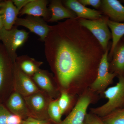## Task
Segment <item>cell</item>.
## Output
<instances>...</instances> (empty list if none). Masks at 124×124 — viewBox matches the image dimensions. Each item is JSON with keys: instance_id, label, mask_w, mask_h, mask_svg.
I'll return each mask as SVG.
<instances>
[{"instance_id": "ac0fdd59", "label": "cell", "mask_w": 124, "mask_h": 124, "mask_svg": "<svg viewBox=\"0 0 124 124\" xmlns=\"http://www.w3.org/2000/svg\"><path fill=\"white\" fill-rule=\"evenodd\" d=\"M112 59L110 66L111 72L116 73L117 76L124 75V41L123 40H121L116 46Z\"/></svg>"}, {"instance_id": "ffe728a7", "label": "cell", "mask_w": 124, "mask_h": 124, "mask_svg": "<svg viewBox=\"0 0 124 124\" xmlns=\"http://www.w3.org/2000/svg\"><path fill=\"white\" fill-rule=\"evenodd\" d=\"M108 25L111 31L112 43L109 54V58L112 59L116 46L124 35V23L113 22L110 19L108 20Z\"/></svg>"}, {"instance_id": "ba28073f", "label": "cell", "mask_w": 124, "mask_h": 124, "mask_svg": "<svg viewBox=\"0 0 124 124\" xmlns=\"http://www.w3.org/2000/svg\"><path fill=\"white\" fill-rule=\"evenodd\" d=\"M47 95H49L41 90L27 97H23L31 116L36 118L48 116V108L51 101L48 97L49 96Z\"/></svg>"}, {"instance_id": "f1b7e54d", "label": "cell", "mask_w": 124, "mask_h": 124, "mask_svg": "<svg viewBox=\"0 0 124 124\" xmlns=\"http://www.w3.org/2000/svg\"><path fill=\"white\" fill-rule=\"evenodd\" d=\"M31 0H13L12 1L18 10L20 11Z\"/></svg>"}, {"instance_id": "4316f807", "label": "cell", "mask_w": 124, "mask_h": 124, "mask_svg": "<svg viewBox=\"0 0 124 124\" xmlns=\"http://www.w3.org/2000/svg\"><path fill=\"white\" fill-rule=\"evenodd\" d=\"M79 1L85 6H91L97 9L101 7L102 4V1L100 0H80Z\"/></svg>"}, {"instance_id": "277c9868", "label": "cell", "mask_w": 124, "mask_h": 124, "mask_svg": "<svg viewBox=\"0 0 124 124\" xmlns=\"http://www.w3.org/2000/svg\"><path fill=\"white\" fill-rule=\"evenodd\" d=\"M29 32L24 30L18 29L17 26L10 30L2 28L0 31V40H1L8 54L14 63L18 56L17 49L23 45L29 36Z\"/></svg>"}, {"instance_id": "6da1fadb", "label": "cell", "mask_w": 124, "mask_h": 124, "mask_svg": "<svg viewBox=\"0 0 124 124\" xmlns=\"http://www.w3.org/2000/svg\"><path fill=\"white\" fill-rule=\"evenodd\" d=\"M76 19H69L54 26L46 38L45 54L61 86L67 88L88 70L99 49L84 35Z\"/></svg>"}, {"instance_id": "4fadbf2b", "label": "cell", "mask_w": 124, "mask_h": 124, "mask_svg": "<svg viewBox=\"0 0 124 124\" xmlns=\"http://www.w3.org/2000/svg\"><path fill=\"white\" fill-rule=\"evenodd\" d=\"M64 4L76 14L78 18L88 20H96L102 17L101 12L89 8L76 0H67L64 1Z\"/></svg>"}, {"instance_id": "30bf717a", "label": "cell", "mask_w": 124, "mask_h": 124, "mask_svg": "<svg viewBox=\"0 0 124 124\" xmlns=\"http://www.w3.org/2000/svg\"><path fill=\"white\" fill-rule=\"evenodd\" d=\"M90 102L89 96L85 95L81 97L68 116L59 124H82Z\"/></svg>"}, {"instance_id": "484cf974", "label": "cell", "mask_w": 124, "mask_h": 124, "mask_svg": "<svg viewBox=\"0 0 124 124\" xmlns=\"http://www.w3.org/2000/svg\"><path fill=\"white\" fill-rule=\"evenodd\" d=\"M22 124H49V123L46 120L39 119L32 116H29L23 121Z\"/></svg>"}, {"instance_id": "52a82bcc", "label": "cell", "mask_w": 124, "mask_h": 124, "mask_svg": "<svg viewBox=\"0 0 124 124\" xmlns=\"http://www.w3.org/2000/svg\"><path fill=\"white\" fill-rule=\"evenodd\" d=\"M108 51V49L104 52L100 59L97 75L90 87L93 91H100L104 90L112 84L114 78L117 76L116 73H111L109 71Z\"/></svg>"}, {"instance_id": "603a6c76", "label": "cell", "mask_w": 124, "mask_h": 124, "mask_svg": "<svg viewBox=\"0 0 124 124\" xmlns=\"http://www.w3.org/2000/svg\"><path fill=\"white\" fill-rule=\"evenodd\" d=\"M58 104L62 114L64 113L68 108L70 102V98L68 93L63 91L59 99L58 100Z\"/></svg>"}, {"instance_id": "5bb4252c", "label": "cell", "mask_w": 124, "mask_h": 124, "mask_svg": "<svg viewBox=\"0 0 124 124\" xmlns=\"http://www.w3.org/2000/svg\"><path fill=\"white\" fill-rule=\"evenodd\" d=\"M101 7L110 20L118 23L124 22V6L119 1L103 0Z\"/></svg>"}, {"instance_id": "9a60e30c", "label": "cell", "mask_w": 124, "mask_h": 124, "mask_svg": "<svg viewBox=\"0 0 124 124\" xmlns=\"http://www.w3.org/2000/svg\"><path fill=\"white\" fill-rule=\"evenodd\" d=\"M48 8L51 13V18L48 22H57L64 19H76L77 18L74 12L64 7L59 0L51 1Z\"/></svg>"}, {"instance_id": "cb8c5ba5", "label": "cell", "mask_w": 124, "mask_h": 124, "mask_svg": "<svg viewBox=\"0 0 124 124\" xmlns=\"http://www.w3.org/2000/svg\"><path fill=\"white\" fill-rule=\"evenodd\" d=\"M10 113L5 106L0 104V124H7V120Z\"/></svg>"}, {"instance_id": "7a4b0ae2", "label": "cell", "mask_w": 124, "mask_h": 124, "mask_svg": "<svg viewBox=\"0 0 124 124\" xmlns=\"http://www.w3.org/2000/svg\"><path fill=\"white\" fill-rule=\"evenodd\" d=\"M14 62L0 44V104L5 102L13 90Z\"/></svg>"}, {"instance_id": "f546056e", "label": "cell", "mask_w": 124, "mask_h": 124, "mask_svg": "<svg viewBox=\"0 0 124 124\" xmlns=\"http://www.w3.org/2000/svg\"><path fill=\"white\" fill-rule=\"evenodd\" d=\"M4 28V21L3 17L1 15H0V31Z\"/></svg>"}, {"instance_id": "d6986e66", "label": "cell", "mask_w": 124, "mask_h": 124, "mask_svg": "<svg viewBox=\"0 0 124 124\" xmlns=\"http://www.w3.org/2000/svg\"><path fill=\"white\" fill-rule=\"evenodd\" d=\"M15 62L22 71L31 77L40 69L43 63L27 55L18 57Z\"/></svg>"}, {"instance_id": "8fae6325", "label": "cell", "mask_w": 124, "mask_h": 124, "mask_svg": "<svg viewBox=\"0 0 124 124\" xmlns=\"http://www.w3.org/2000/svg\"><path fill=\"white\" fill-rule=\"evenodd\" d=\"M48 1L46 0H31L20 11L19 15L42 17L46 22L51 18V13L47 5Z\"/></svg>"}, {"instance_id": "7402d4cb", "label": "cell", "mask_w": 124, "mask_h": 124, "mask_svg": "<svg viewBox=\"0 0 124 124\" xmlns=\"http://www.w3.org/2000/svg\"><path fill=\"white\" fill-rule=\"evenodd\" d=\"M48 114L53 121L60 123L62 121V114L58 104V100L52 101L50 103L48 108Z\"/></svg>"}, {"instance_id": "5b68a950", "label": "cell", "mask_w": 124, "mask_h": 124, "mask_svg": "<svg viewBox=\"0 0 124 124\" xmlns=\"http://www.w3.org/2000/svg\"><path fill=\"white\" fill-rule=\"evenodd\" d=\"M108 17L96 20L80 18L78 22L82 27L88 29L96 38L105 52L108 49V41L112 38L111 33L108 25Z\"/></svg>"}, {"instance_id": "1f68e13d", "label": "cell", "mask_w": 124, "mask_h": 124, "mask_svg": "<svg viewBox=\"0 0 124 124\" xmlns=\"http://www.w3.org/2000/svg\"><path fill=\"white\" fill-rule=\"evenodd\" d=\"M122 40L124 41V38H122Z\"/></svg>"}, {"instance_id": "e0dca14e", "label": "cell", "mask_w": 124, "mask_h": 124, "mask_svg": "<svg viewBox=\"0 0 124 124\" xmlns=\"http://www.w3.org/2000/svg\"><path fill=\"white\" fill-rule=\"evenodd\" d=\"M38 87L49 96H53L55 89L51 75L47 71L39 69L31 77Z\"/></svg>"}, {"instance_id": "4dcf8cb0", "label": "cell", "mask_w": 124, "mask_h": 124, "mask_svg": "<svg viewBox=\"0 0 124 124\" xmlns=\"http://www.w3.org/2000/svg\"><path fill=\"white\" fill-rule=\"evenodd\" d=\"M4 2V1H2L0 0V8H1L3 6Z\"/></svg>"}, {"instance_id": "d4e9b609", "label": "cell", "mask_w": 124, "mask_h": 124, "mask_svg": "<svg viewBox=\"0 0 124 124\" xmlns=\"http://www.w3.org/2000/svg\"><path fill=\"white\" fill-rule=\"evenodd\" d=\"M82 124H105L102 119L97 115L93 114H86Z\"/></svg>"}, {"instance_id": "9c48e42d", "label": "cell", "mask_w": 124, "mask_h": 124, "mask_svg": "<svg viewBox=\"0 0 124 124\" xmlns=\"http://www.w3.org/2000/svg\"><path fill=\"white\" fill-rule=\"evenodd\" d=\"M15 25L26 28L39 36L42 41H44L50 30V26L42 18L31 15H27L24 18H18Z\"/></svg>"}, {"instance_id": "44dd1931", "label": "cell", "mask_w": 124, "mask_h": 124, "mask_svg": "<svg viewBox=\"0 0 124 124\" xmlns=\"http://www.w3.org/2000/svg\"><path fill=\"white\" fill-rule=\"evenodd\" d=\"M102 120L105 124H124V107L113 111Z\"/></svg>"}, {"instance_id": "2e32d148", "label": "cell", "mask_w": 124, "mask_h": 124, "mask_svg": "<svg viewBox=\"0 0 124 124\" xmlns=\"http://www.w3.org/2000/svg\"><path fill=\"white\" fill-rule=\"evenodd\" d=\"M19 11L14 5L12 0L4 1L0 8V15L3 17L4 28L7 30L11 29L15 24L19 15Z\"/></svg>"}, {"instance_id": "8992f818", "label": "cell", "mask_w": 124, "mask_h": 124, "mask_svg": "<svg viewBox=\"0 0 124 124\" xmlns=\"http://www.w3.org/2000/svg\"><path fill=\"white\" fill-rule=\"evenodd\" d=\"M13 90L24 97L41 90L32 78L22 71L16 62L14 63Z\"/></svg>"}, {"instance_id": "83f0119b", "label": "cell", "mask_w": 124, "mask_h": 124, "mask_svg": "<svg viewBox=\"0 0 124 124\" xmlns=\"http://www.w3.org/2000/svg\"><path fill=\"white\" fill-rule=\"evenodd\" d=\"M23 118L20 116L10 113L7 120V124H22Z\"/></svg>"}, {"instance_id": "7c38bea8", "label": "cell", "mask_w": 124, "mask_h": 124, "mask_svg": "<svg viewBox=\"0 0 124 124\" xmlns=\"http://www.w3.org/2000/svg\"><path fill=\"white\" fill-rule=\"evenodd\" d=\"M5 103L6 107L11 113L22 118L31 116L24 97L18 93L13 91Z\"/></svg>"}, {"instance_id": "3957f363", "label": "cell", "mask_w": 124, "mask_h": 124, "mask_svg": "<svg viewBox=\"0 0 124 124\" xmlns=\"http://www.w3.org/2000/svg\"><path fill=\"white\" fill-rule=\"evenodd\" d=\"M118 82L116 85L111 86L104 92L108 101L101 106L91 109L92 113L95 115L106 116L113 111L124 107V75L117 76Z\"/></svg>"}]
</instances>
